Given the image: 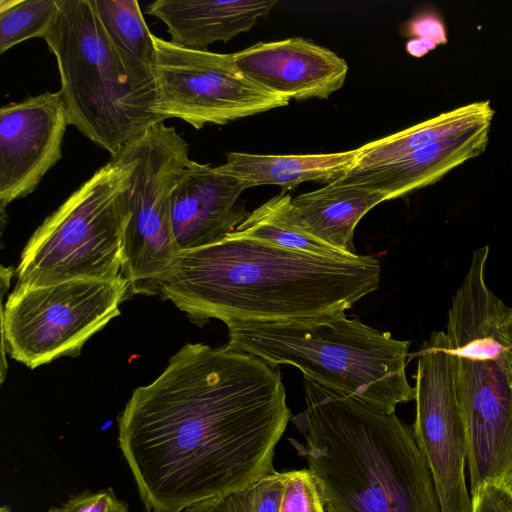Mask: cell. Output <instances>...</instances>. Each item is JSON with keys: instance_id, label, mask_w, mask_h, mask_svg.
I'll use <instances>...</instances> for the list:
<instances>
[{"instance_id": "cell-1", "label": "cell", "mask_w": 512, "mask_h": 512, "mask_svg": "<svg viewBox=\"0 0 512 512\" xmlns=\"http://www.w3.org/2000/svg\"><path fill=\"white\" fill-rule=\"evenodd\" d=\"M291 411L279 366L195 343L118 417V442L149 512H184L274 472Z\"/></svg>"}, {"instance_id": "cell-2", "label": "cell", "mask_w": 512, "mask_h": 512, "mask_svg": "<svg viewBox=\"0 0 512 512\" xmlns=\"http://www.w3.org/2000/svg\"><path fill=\"white\" fill-rule=\"evenodd\" d=\"M380 275L371 255L322 257L233 232L180 252L154 294L200 326L287 323L345 312L378 288Z\"/></svg>"}, {"instance_id": "cell-3", "label": "cell", "mask_w": 512, "mask_h": 512, "mask_svg": "<svg viewBox=\"0 0 512 512\" xmlns=\"http://www.w3.org/2000/svg\"><path fill=\"white\" fill-rule=\"evenodd\" d=\"M291 417L326 512H441L413 428L394 413L303 376Z\"/></svg>"}, {"instance_id": "cell-4", "label": "cell", "mask_w": 512, "mask_h": 512, "mask_svg": "<svg viewBox=\"0 0 512 512\" xmlns=\"http://www.w3.org/2000/svg\"><path fill=\"white\" fill-rule=\"evenodd\" d=\"M488 255V246L474 251L445 331L455 356L471 494L512 470V357L503 330L508 307L487 285Z\"/></svg>"}, {"instance_id": "cell-5", "label": "cell", "mask_w": 512, "mask_h": 512, "mask_svg": "<svg viewBox=\"0 0 512 512\" xmlns=\"http://www.w3.org/2000/svg\"><path fill=\"white\" fill-rule=\"evenodd\" d=\"M227 346L273 366L291 365L386 413L415 399L406 376L410 342L345 312L287 323L228 327Z\"/></svg>"}, {"instance_id": "cell-6", "label": "cell", "mask_w": 512, "mask_h": 512, "mask_svg": "<svg viewBox=\"0 0 512 512\" xmlns=\"http://www.w3.org/2000/svg\"><path fill=\"white\" fill-rule=\"evenodd\" d=\"M43 39L57 61L70 125L112 158L162 121L155 112L156 97L126 71L94 0H61Z\"/></svg>"}, {"instance_id": "cell-7", "label": "cell", "mask_w": 512, "mask_h": 512, "mask_svg": "<svg viewBox=\"0 0 512 512\" xmlns=\"http://www.w3.org/2000/svg\"><path fill=\"white\" fill-rule=\"evenodd\" d=\"M130 173L124 157L112 158L47 217L22 251L17 286L122 276Z\"/></svg>"}, {"instance_id": "cell-8", "label": "cell", "mask_w": 512, "mask_h": 512, "mask_svg": "<svg viewBox=\"0 0 512 512\" xmlns=\"http://www.w3.org/2000/svg\"><path fill=\"white\" fill-rule=\"evenodd\" d=\"M118 156L131 166L123 237L122 276L130 294H154L180 253L172 225L171 197L190 162L176 129L157 122Z\"/></svg>"}, {"instance_id": "cell-9", "label": "cell", "mask_w": 512, "mask_h": 512, "mask_svg": "<svg viewBox=\"0 0 512 512\" xmlns=\"http://www.w3.org/2000/svg\"><path fill=\"white\" fill-rule=\"evenodd\" d=\"M128 281L75 279L16 286L2 310V337L11 357L33 369L78 355L84 343L120 314Z\"/></svg>"}, {"instance_id": "cell-10", "label": "cell", "mask_w": 512, "mask_h": 512, "mask_svg": "<svg viewBox=\"0 0 512 512\" xmlns=\"http://www.w3.org/2000/svg\"><path fill=\"white\" fill-rule=\"evenodd\" d=\"M155 112L195 129L223 125L286 106L289 100L247 78L233 54L196 50L154 36Z\"/></svg>"}, {"instance_id": "cell-11", "label": "cell", "mask_w": 512, "mask_h": 512, "mask_svg": "<svg viewBox=\"0 0 512 512\" xmlns=\"http://www.w3.org/2000/svg\"><path fill=\"white\" fill-rule=\"evenodd\" d=\"M413 433L430 470L441 512H472L466 486V437L456 393L455 356L445 331L419 354Z\"/></svg>"}, {"instance_id": "cell-12", "label": "cell", "mask_w": 512, "mask_h": 512, "mask_svg": "<svg viewBox=\"0 0 512 512\" xmlns=\"http://www.w3.org/2000/svg\"><path fill=\"white\" fill-rule=\"evenodd\" d=\"M70 125L61 92H46L0 109V207L33 192L60 160Z\"/></svg>"}, {"instance_id": "cell-13", "label": "cell", "mask_w": 512, "mask_h": 512, "mask_svg": "<svg viewBox=\"0 0 512 512\" xmlns=\"http://www.w3.org/2000/svg\"><path fill=\"white\" fill-rule=\"evenodd\" d=\"M233 55L247 78L289 101L327 98L343 86L348 73L342 57L298 37L260 42Z\"/></svg>"}, {"instance_id": "cell-14", "label": "cell", "mask_w": 512, "mask_h": 512, "mask_svg": "<svg viewBox=\"0 0 512 512\" xmlns=\"http://www.w3.org/2000/svg\"><path fill=\"white\" fill-rule=\"evenodd\" d=\"M247 187L215 167L190 160L171 197L179 251L217 243L236 231L249 212L238 199Z\"/></svg>"}, {"instance_id": "cell-15", "label": "cell", "mask_w": 512, "mask_h": 512, "mask_svg": "<svg viewBox=\"0 0 512 512\" xmlns=\"http://www.w3.org/2000/svg\"><path fill=\"white\" fill-rule=\"evenodd\" d=\"M490 126L471 128L381 166L349 170L333 182L369 188L385 194L388 200L404 196L481 155L489 142Z\"/></svg>"}, {"instance_id": "cell-16", "label": "cell", "mask_w": 512, "mask_h": 512, "mask_svg": "<svg viewBox=\"0 0 512 512\" xmlns=\"http://www.w3.org/2000/svg\"><path fill=\"white\" fill-rule=\"evenodd\" d=\"M276 4L277 0H156L147 13L165 23L173 44L206 50L249 31Z\"/></svg>"}, {"instance_id": "cell-17", "label": "cell", "mask_w": 512, "mask_h": 512, "mask_svg": "<svg viewBox=\"0 0 512 512\" xmlns=\"http://www.w3.org/2000/svg\"><path fill=\"white\" fill-rule=\"evenodd\" d=\"M388 200L381 192L355 184L330 182L291 199L289 213L312 237L348 254L356 252L353 236L362 217Z\"/></svg>"}, {"instance_id": "cell-18", "label": "cell", "mask_w": 512, "mask_h": 512, "mask_svg": "<svg viewBox=\"0 0 512 512\" xmlns=\"http://www.w3.org/2000/svg\"><path fill=\"white\" fill-rule=\"evenodd\" d=\"M359 149L321 154L260 155L229 152L226 162L215 169L238 179L247 188L276 185L284 190L306 181L330 183L349 171Z\"/></svg>"}, {"instance_id": "cell-19", "label": "cell", "mask_w": 512, "mask_h": 512, "mask_svg": "<svg viewBox=\"0 0 512 512\" xmlns=\"http://www.w3.org/2000/svg\"><path fill=\"white\" fill-rule=\"evenodd\" d=\"M495 111L489 101H477L441 113L400 132L361 146L350 170L381 166L423 147L491 124Z\"/></svg>"}, {"instance_id": "cell-20", "label": "cell", "mask_w": 512, "mask_h": 512, "mask_svg": "<svg viewBox=\"0 0 512 512\" xmlns=\"http://www.w3.org/2000/svg\"><path fill=\"white\" fill-rule=\"evenodd\" d=\"M99 20L132 80L156 97L154 36L136 0H94Z\"/></svg>"}, {"instance_id": "cell-21", "label": "cell", "mask_w": 512, "mask_h": 512, "mask_svg": "<svg viewBox=\"0 0 512 512\" xmlns=\"http://www.w3.org/2000/svg\"><path fill=\"white\" fill-rule=\"evenodd\" d=\"M292 197L284 191L250 212L236 233L270 245L329 258H352L314 237L294 223L289 213ZM358 256V255H357Z\"/></svg>"}, {"instance_id": "cell-22", "label": "cell", "mask_w": 512, "mask_h": 512, "mask_svg": "<svg viewBox=\"0 0 512 512\" xmlns=\"http://www.w3.org/2000/svg\"><path fill=\"white\" fill-rule=\"evenodd\" d=\"M61 9V0H1L0 53L34 37L44 38Z\"/></svg>"}, {"instance_id": "cell-23", "label": "cell", "mask_w": 512, "mask_h": 512, "mask_svg": "<svg viewBox=\"0 0 512 512\" xmlns=\"http://www.w3.org/2000/svg\"><path fill=\"white\" fill-rule=\"evenodd\" d=\"M286 472L274 471L240 489L195 504L184 512H279Z\"/></svg>"}, {"instance_id": "cell-24", "label": "cell", "mask_w": 512, "mask_h": 512, "mask_svg": "<svg viewBox=\"0 0 512 512\" xmlns=\"http://www.w3.org/2000/svg\"><path fill=\"white\" fill-rule=\"evenodd\" d=\"M286 473L279 512H326L317 483L309 469Z\"/></svg>"}, {"instance_id": "cell-25", "label": "cell", "mask_w": 512, "mask_h": 512, "mask_svg": "<svg viewBox=\"0 0 512 512\" xmlns=\"http://www.w3.org/2000/svg\"><path fill=\"white\" fill-rule=\"evenodd\" d=\"M48 512H130L125 501L120 500L112 488L97 492L84 490L71 496L58 507H51Z\"/></svg>"}, {"instance_id": "cell-26", "label": "cell", "mask_w": 512, "mask_h": 512, "mask_svg": "<svg viewBox=\"0 0 512 512\" xmlns=\"http://www.w3.org/2000/svg\"><path fill=\"white\" fill-rule=\"evenodd\" d=\"M471 499L472 512H512V495L499 483L480 487Z\"/></svg>"}, {"instance_id": "cell-27", "label": "cell", "mask_w": 512, "mask_h": 512, "mask_svg": "<svg viewBox=\"0 0 512 512\" xmlns=\"http://www.w3.org/2000/svg\"><path fill=\"white\" fill-rule=\"evenodd\" d=\"M407 34L433 44L435 47L448 41L442 19L434 13H426L413 18L407 25Z\"/></svg>"}, {"instance_id": "cell-28", "label": "cell", "mask_w": 512, "mask_h": 512, "mask_svg": "<svg viewBox=\"0 0 512 512\" xmlns=\"http://www.w3.org/2000/svg\"><path fill=\"white\" fill-rule=\"evenodd\" d=\"M503 330L512 357V308H508L503 320Z\"/></svg>"}, {"instance_id": "cell-29", "label": "cell", "mask_w": 512, "mask_h": 512, "mask_svg": "<svg viewBox=\"0 0 512 512\" xmlns=\"http://www.w3.org/2000/svg\"><path fill=\"white\" fill-rule=\"evenodd\" d=\"M498 483L512 495V470L509 471Z\"/></svg>"}, {"instance_id": "cell-30", "label": "cell", "mask_w": 512, "mask_h": 512, "mask_svg": "<svg viewBox=\"0 0 512 512\" xmlns=\"http://www.w3.org/2000/svg\"><path fill=\"white\" fill-rule=\"evenodd\" d=\"M0 512H11V510L7 505H4L1 507Z\"/></svg>"}]
</instances>
